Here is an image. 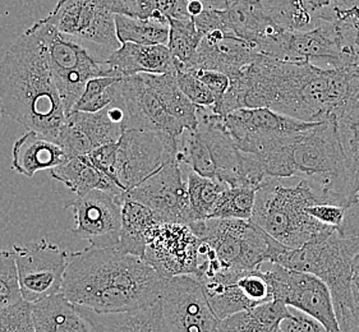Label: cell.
I'll return each mask as SVG.
<instances>
[{"instance_id":"7c38bea8","label":"cell","mask_w":359,"mask_h":332,"mask_svg":"<svg viewBox=\"0 0 359 332\" xmlns=\"http://www.w3.org/2000/svg\"><path fill=\"white\" fill-rule=\"evenodd\" d=\"M12 251L25 302L36 303L43 298L62 293L68 258L63 248L41 239L15 244Z\"/></svg>"},{"instance_id":"c3c4849f","label":"cell","mask_w":359,"mask_h":332,"mask_svg":"<svg viewBox=\"0 0 359 332\" xmlns=\"http://www.w3.org/2000/svg\"><path fill=\"white\" fill-rule=\"evenodd\" d=\"M203 11H205V6L201 0H188V13L192 17L201 15Z\"/></svg>"},{"instance_id":"74e56055","label":"cell","mask_w":359,"mask_h":332,"mask_svg":"<svg viewBox=\"0 0 359 332\" xmlns=\"http://www.w3.org/2000/svg\"><path fill=\"white\" fill-rule=\"evenodd\" d=\"M0 332H35L31 303L23 300L0 308Z\"/></svg>"},{"instance_id":"cb8c5ba5","label":"cell","mask_w":359,"mask_h":332,"mask_svg":"<svg viewBox=\"0 0 359 332\" xmlns=\"http://www.w3.org/2000/svg\"><path fill=\"white\" fill-rule=\"evenodd\" d=\"M31 305L35 332H94L77 305L63 293L43 298Z\"/></svg>"},{"instance_id":"ab89813d","label":"cell","mask_w":359,"mask_h":332,"mask_svg":"<svg viewBox=\"0 0 359 332\" xmlns=\"http://www.w3.org/2000/svg\"><path fill=\"white\" fill-rule=\"evenodd\" d=\"M194 20L202 37L215 31H222L228 35H236L230 27L225 9H205L201 15L194 17Z\"/></svg>"},{"instance_id":"8992f818","label":"cell","mask_w":359,"mask_h":332,"mask_svg":"<svg viewBox=\"0 0 359 332\" xmlns=\"http://www.w3.org/2000/svg\"><path fill=\"white\" fill-rule=\"evenodd\" d=\"M287 179L267 178L259 188L251 221L287 248H298L327 231L335 230L317 221L307 207L325 202L320 193L303 179L294 186Z\"/></svg>"},{"instance_id":"2e32d148","label":"cell","mask_w":359,"mask_h":332,"mask_svg":"<svg viewBox=\"0 0 359 332\" xmlns=\"http://www.w3.org/2000/svg\"><path fill=\"white\" fill-rule=\"evenodd\" d=\"M180 165L177 156L168 160L158 172L126 192L124 197L149 207L163 223L191 224L187 178L184 179Z\"/></svg>"},{"instance_id":"3957f363","label":"cell","mask_w":359,"mask_h":332,"mask_svg":"<svg viewBox=\"0 0 359 332\" xmlns=\"http://www.w3.org/2000/svg\"><path fill=\"white\" fill-rule=\"evenodd\" d=\"M0 114L59 144L67 110L35 23L0 59Z\"/></svg>"},{"instance_id":"e0dca14e","label":"cell","mask_w":359,"mask_h":332,"mask_svg":"<svg viewBox=\"0 0 359 332\" xmlns=\"http://www.w3.org/2000/svg\"><path fill=\"white\" fill-rule=\"evenodd\" d=\"M126 130L127 109L122 99L96 113L71 111L65 118L59 144L71 158L86 155L97 147L118 142Z\"/></svg>"},{"instance_id":"30bf717a","label":"cell","mask_w":359,"mask_h":332,"mask_svg":"<svg viewBox=\"0 0 359 332\" xmlns=\"http://www.w3.org/2000/svg\"><path fill=\"white\" fill-rule=\"evenodd\" d=\"M45 21L77 41L95 45L107 58L122 46L116 36L115 15L104 0H59Z\"/></svg>"},{"instance_id":"9a60e30c","label":"cell","mask_w":359,"mask_h":332,"mask_svg":"<svg viewBox=\"0 0 359 332\" xmlns=\"http://www.w3.org/2000/svg\"><path fill=\"white\" fill-rule=\"evenodd\" d=\"M123 201L124 195L104 191H91L67 201L65 209L74 214L73 235L91 247L116 248L122 230Z\"/></svg>"},{"instance_id":"836d02e7","label":"cell","mask_w":359,"mask_h":332,"mask_svg":"<svg viewBox=\"0 0 359 332\" xmlns=\"http://www.w3.org/2000/svg\"><path fill=\"white\" fill-rule=\"evenodd\" d=\"M168 48L177 60V69L192 60L202 41V35L196 27L194 17L169 20Z\"/></svg>"},{"instance_id":"484cf974","label":"cell","mask_w":359,"mask_h":332,"mask_svg":"<svg viewBox=\"0 0 359 332\" xmlns=\"http://www.w3.org/2000/svg\"><path fill=\"white\" fill-rule=\"evenodd\" d=\"M53 179L69 188L76 195L91 191H104L111 195H124V191L107 174L102 173L87 159L86 155L72 156L63 165L51 169Z\"/></svg>"},{"instance_id":"ba28073f","label":"cell","mask_w":359,"mask_h":332,"mask_svg":"<svg viewBox=\"0 0 359 332\" xmlns=\"http://www.w3.org/2000/svg\"><path fill=\"white\" fill-rule=\"evenodd\" d=\"M36 23L43 32L53 78L69 114L88 81L110 76L108 65L81 41L54 29L45 18Z\"/></svg>"},{"instance_id":"7bdbcfd3","label":"cell","mask_w":359,"mask_h":332,"mask_svg":"<svg viewBox=\"0 0 359 332\" xmlns=\"http://www.w3.org/2000/svg\"><path fill=\"white\" fill-rule=\"evenodd\" d=\"M118 142L101 146V147H97L93 151L86 153L87 159L90 160L102 173L107 174L109 178L113 179L116 184H118V181L115 178V164H116Z\"/></svg>"},{"instance_id":"f6af8a7d","label":"cell","mask_w":359,"mask_h":332,"mask_svg":"<svg viewBox=\"0 0 359 332\" xmlns=\"http://www.w3.org/2000/svg\"><path fill=\"white\" fill-rule=\"evenodd\" d=\"M340 231L345 235H359V195L357 201L346 209L344 223L341 225Z\"/></svg>"},{"instance_id":"d6986e66","label":"cell","mask_w":359,"mask_h":332,"mask_svg":"<svg viewBox=\"0 0 359 332\" xmlns=\"http://www.w3.org/2000/svg\"><path fill=\"white\" fill-rule=\"evenodd\" d=\"M122 95L127 109V128L180 138L183 125L174 119L144 80V73L122 78Z\"/></svg>"},{"instance_id":"603a6c76","label":"cell","mask_w":359,"mask_h":332,"mask_svg":"<svg viewBox=\"0 0 359 332\" xmlns=\"http://www.w3.org/2000/svg\"><path fill=\"white\" fill-rule=\"evenodd\" d=\"M77 308L94 332H170L161 300L144 308L118 313H99L82 305H77Z\"/></svg>"},{"instance_id":"4316f807","label":"cell","mask_w":359,"mask_h":332,"mask_svg":"<svg viewBox=\"0 0 359 332\" xmlns=\"http://www.w3.org/2000/svg\"><path fill=\"white\" fill-rule=\"evenodd\" d=\"M163 223L156 214L142 203L124 197L122 209V230L118 249L144 260L146 247L152 231Z\"/></svg>"},{"instance_id":"60d3db41","label":"cell","mask_w":359,"mask_h":332,"mask_svg":"<svg viewBox=\"0 0 359 332\" xmlns=\"http://www.w3.org/2000/svg\"><path fill=\"white\" fill-rule=\"evenodd\" d=\"M309 215L315 217L321 224L327 225L330 228H335L340 230L341 225L344 223L346 209L343 206L332 205V203L320 202L312 205L306 209Z\"/></svg>"},{"instance_id":"bcb514c9","label":"cell","mask_w":359,"mask_h":332,"mask_svg":"<svg viewBox=\"0 0 359 332\" xmlns=\"http://www.w3.org/2000/svg\"><path fill=\"white\" fill-rule=\"evenodd\" d=\"M341 332H359V290L354 285V305L352 316L344 327L340 328Z\"/></svg>"},{"instance_id":"1f68e13d","label":"cell","mask_w":359,"mask_h":332,"mask_svg":"<svg viewBox=\"0 0 359 332\" xmlns=\"http://www.w3.org/2000/svg\"><path fill=\"white\" fill-rule=\"evenodd\" d=\"M229 184L217 179H211L188 170V201L192 215V223L210 219L225 188Z\"/></svg>"},{"instance_id":"6da1fadb","label":"cell","mask_w":359,"mask_h":332,"mask_svg":"<svg viewBox=\"0 0 359 332\" xmlns=\"http://www.w3.org/2000/svg\"><path fill=\"white\" fill-rule=\"evenodd\" d=\"M359 77V68L323 69L309 62H292L259 54L236 77L216 114L239 109L269 108L303 122H325L343 114Z\"/></svg>"},{"instance_id":"7402d4cb","label":"cell","mask_w":359,"mask_h":332,"mask_svg":"<svg viewBox=\"0 0 359 332\" xmlns=\"http://www.w3.org/2000/svg\"><path fill=\"white\" fill-rule=\"evenodd\" d=\"M71 155L63 146L43 134L27 130L15 142L12 150V169L27 178L37 172L49 170L63 165Z\"/></svg>"},{"instance_id":"4dcf8cb0","label":"cell","mask_w":359,"mask_h":332,"mask_svg":"<svg viewBox=\"0 0 359 332\" xmlns=\"http://www.w3.org/2000/svg\"><path fill=\"white\" fill-rule=\"evenodd\" d=\"M115 29L121 43L168 45L169 41V22L115 15Z\"/></svg>"},{"instance_id":"44dd1931","label":"cell","mask_w":359,"mask_h":332,"mask_svg":"<svg viewBox=\"0 0 359 332\" xmlns=\"http://www.w3.org/2000/svg\"><path fill=\"white\" fill-rule=\"evenodd\" d=\"M109 73L113 77H130L140 73L164 74L177 72V60L168 45L122 43L105 59Z\"/></svg>"},{"instance_id":"681fc988","label":"cell","mask_w":359,"mask_h":332,"mask_svg":"<svg viewBox=\"0 0 359 332\" xmlns=\"http://www.w3.org/2000/svg\"><path fill=\"white\" fill-rule=\"evenodd\" d=\"M353 282L359 290V254L353 262Z\"/></svg>"},{"instance_id":"8d00e7d4","label":"cell","mask_w":359,"mask_h":332,"mask_svg":"<svg viewBox=\"0 0 359 332\" xmlns=\"http://www.w3.org/2000/svg\"><path fill=\"white\" fill-rule=\"evenodd\" d=\"M175 76L183 94L186 95L188 99L197 106L212 108L215 105V96L211 92V90L194 74L192 69L180 68L177 69Z\"/></svg>"},{"instance_id":"7dc6e473","label":"cell","mask_w":359,"mask_h":332,"mask_svg":"<svg viewBox=\"0 0 359 332\" xmlns=\"http://www.w3.org/2000/svg\"><path fill=\"white\" fill-rule=\"evenodd\" d=\"M303 3L309 12L315 15L323 8L329 7L332 3V0H303Z\"/></svg>"},{"instance_id":"f1b7e54d","label":"cell","mask_w":359,"mask_h":332,"mask_svg":"<svg viewBox=\"0 0 359 332\" xmlns=\"http://www.w3.org/2000/svg\"><path fill=\"white\" fill-rule=\"evenodd\" d=\"M289 308L278 300L259 304L220 319L219 332H278Z\"/></svg>"},{"instance_id":"f546056e","label":"cell","mask_w":359,"mask_h":332,"mask_svg":"<svg viewBox=\"0 0 359 332\" xmlns=\"http://www.w3.org/2000/svg\"><path fill=\"white\" fill-rule=\"evenodd\" d=\"M114 15L141 20L169 22L192 17L188 13V0H104Z\"/></svg>"},{"instance_id":"ee69618b","label":"cell","mask_w":359,"mask_h":332,"mask_svg":"<svg viewBox=\"0 0 359 332\" xmlns=\"http://www.w3.org/2000/svg\"><path fill=\"white\" fill-rule=\"evenodd\" d=\"M192 71L215 96V105L211 108L215 111L216 109L220 106V104L223 102L224 95L226 94V91L229 88V77L224 73L217 72V71H206V69H192Z\"/></svg>"},{"instance_id":"277c9868","label":"cell","mask_w":359,"mask_h":332,"mask_svg":"<svg viewBox=\"0 0 359 332\" xmlns=\"http://www.w3.org/2000/svg\"><path fill=\"white\" fill-rule=\"evenodd\" d=\"M358 254L359 235H345L335 229L298 248H287L276 242L269 263H278L321 279L330 289L339 328H341L352 316L353 262Z\"/></svg>"},{"instance_id":"ffe728a7","label":"cell","mask_w":359,"mask_h":332,"mask_svg":"<svg viewBox=\"0 0 359 332\" xmlns=\"http://www.w3.org/2000/svg\"><path fill=\"white\" fill-rule=\"evenodd\" d=\"M259 55V53L253 43L237 35L215 31L202 37L201 43L192 60L186 67L180 68L217 71L233 78L245 67L252 64Z\"/></svg>"},{"instance_id":"5bb4252c","label":"cell","mask_w":359,"mask_h":332,"mask_svg":"<svg viewBox=\"0 0 359 332\" xmlns=\"http://www.w3.org/2000/svg\"><path fill=\"white\" fill-rule=\"evenodd\" d=\"M161 305L170 332H219L220 319L194 275L164 279Z\"/></svg>"},{"instance_id":"d590c367","label":"cell","mask_w":359,"mask_h":332,"mask_svg":"<svg viewBox=\"0 0 359 332\" xmlns=\"http://www.w3.org/2000/svg\"><path fill=\"white\" fill-rule=\"evenodd\" d=\"M23 302L13 251L0 249V308Z\"/></svg>"},{"instance_id":"5b68a950","label":"cell","mask_w":359,"mask_h":332,"mask_svg":"<svg viewBox=\"0 0 359 332\" xmlns=\"http://www.w3.org/2000/svg\"><path fill=\"white\" fill-rule=\"evenodd\" d=\"M293 164L295 179L307 181L325 202L348 209L357 201L351 184L344 139L335 118L318 122L295 136Z\"/></svg>"},{"instance_id":"d6a6232c","label":"cell","mask_w":359,"mask_h":332,"mask_svg":"<svg viewBox=\"0 0 359 332\" xmlns=\"http://www.w3.org/2000/svg\"><path fill=\"white\" fill-rule=\"evenodd\" d=\"M122 99V78L113 76L96 77L87 82L86 87L79 102L73 106L72 111L74 110L96 113Z\"/></svg>"},{"instance_id":"9c48e42d","label":"cell","mask_w":359,"mask_h":332,"mask_svg":"<svg viewBox=\"0 0 359 332\" xmlns=\"http://www.w3.org/2000/svg\"><path fill=\"white\" fill-rule=\"evenodd\" d=\"M270 285L273 300L295 308L315 318L326 332H341L332 303L330 289L317 276L270 263L264 271Z\"/></svg>"},{"instance_id":"83f0119b","label":"cell","mask_w":359,"mask_h":332,"mask_svg":"<svg viewBox=\"0 0 359 332\" xmlns=\"http://www.w3.org/2000/svg\"><path fill=\"white\" fill-rule=\"evenodd\" d=\"M225 11L233 32L256 48L267 37L281 32L267 20L259 0H225Z\"/></svg>"},{"instance_id":"8fae6325","label":"cell","mask_w":359,"mask_h":332,"mask_svg":"<svg viewBox=\"0 0 359 332\" xmlns=\"http://www.w3.org/2000/svg\"><path fill=\"white\" fill-rule=\"evenodd\" d=\"M224 122L238 148L253 156L317 124L269 108L239 109L224 116Z\"/></svg>"},{"instance_id":"e575fe53","label":"cell","mask_w":359,"mask_h":332,"mask_svg":"<svg viewBox=\"0 0 359 332\" xmlns=\"http://www.w3.org/2000/svg\"><path fill=\"white\" fill-rule=\"evenodd\" d=\"M257 191L250 187L225 188L210 219L251 220Z\"/></svg>"},{"instance_id":"4fadbf2b","label":"cell","mask_w":359,"mask_h":332,"mask_svg":"<svg viewBox=\"0 0 359 332\" xmlns=\"http://www.w3.org/2000/svg\"><path fill=\"white\" fill-rule=\"evenodd\" d=\"M180 138L154 132L127 130L118 142L115 178L124 192L141 184L178 153Z\"/></svg>"},{"instance_id":"b9f144b4","label":"cell","mask_w":359,"mask_h":332,"mask_svg":"<svg viewBox=\"0 0 359 332\" xmlns=\"http://www.w3.org/2000/svg\"><path fill=\"white\" fill-rule=\"evenodd\" d=\"M278 332H326V330L315 318L290 308L289 314L281 321Z\"/></svg>"},{"instance_id":"d4e9b609","label":"cell","mask_w":359,"mask_h":332,"mask_svg":"<svg viewBox=\"0 0 359 332\" xmlns=\"http://www.w3.org/2000/svg\"><path fill=\"white\" fill-rule=\"evenodd\" d=\"M241 272L242 271L236 270H223L210 276L197 277L208 298L210 307L219 319L257 307L245 296L238 284Z\"/></svg>"},{"instance_id":"f35d334b","label":"cell","mask_w":359,"mask_h":332,"mask_svg":"<svg viewBox=\"0 0 359 332\" xmlns=\"http://www.w3.org/2000/svg\"><path fill=\"white\" fill-rule=\"evenodd\" d=\"M344 139L345 151L351 175L353 193L359 195V122L340 128Z\"/></svg>"},{"instance_id":"ac0fdd59","label":"cell","mask_w":359,"mask_h":332,"mask_svg":"<svg viewBox=\"0 0 359 332\" xmlns=\"http://www.w3.org/2000/svg\"><path fill=\"white\" fill-rule=\"evenodd\" d=\"M200 239L189 225L160 223L152 231L144 260L163 279L196 275L200 266Z\"/></svg>"},{"instance_id":"52a82bcc","label":"cell","mask_w":359,"mask_h":332,"mask_svg":"<svg viewBox=\"0 0 359 332\" xmlns=\"http://www.w3.org/2000/svg\"><path fill=\"white\" fill-rule=\"evenodd\" d=\"M200 239V262L217 261L223 270L251 271L269 263L275 239L251 220L205 219L189 224Z\"/></svg>"},{"instance_id":"7a4b0ae2","label":"cell","mask_w":359,"mask_h":332,"mask_svg":"<svg viewBox=\"0 0 359 332\" xmlns=\"http://www.w3.org/2000/svg\"><path fill=\"white\" fill-rule=\"evenodd\" d=\"M164 279L146 261L118 248L68 253L62 293L99 313L133 311L160 300Z\"/></svg>"}]
</instances>
